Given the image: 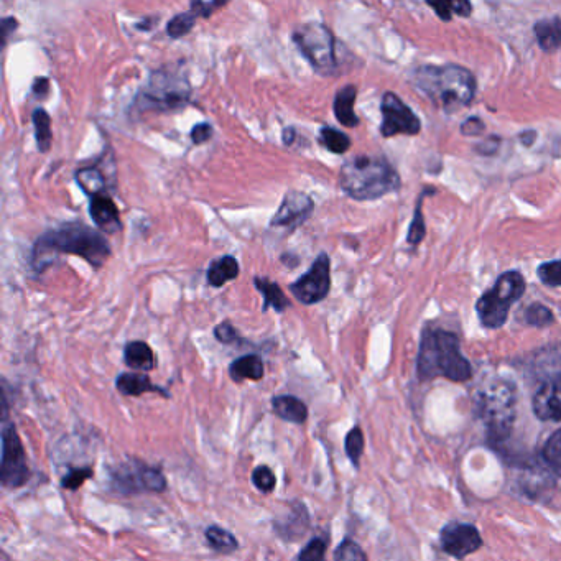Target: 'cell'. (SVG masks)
Wrapping results in <instances>:
<instances>
[{"instance_id": "ab89813d", "label": "cell", "mask_w": 561, "mask_h": 561, "mask_svg": "<svg viewBox=\"0 0 561 561\" xmlns=\"http://www.w3.org/2000/svg\"><path fill=\"white\" fill-rule=\"evenodd\" d=\"M214 336H216L219 343L223 344H237V341H241V336H239L236 328L229 321H224L221 325L216 326Z\"/></svg>"}, {"instance_id": "f35d334b", "label": "cell", "mask_w": 561, "mask_h": 561, "mask_svg": "<svg viewBox=\"0 0 561 561\" xmlns=\"http://www.w3.org/2000/svg\"><path fill=\"white\" fill-rule=\"evenodd\" d=\"M91 476H93V469L91 468L71 469L70 473L66 474L63 481H61V486L70 489V491H76V489H78L79 486H83L84 481H88Z\"/></svg>"}, {"instance_id": "60d3db41", "label": "cell", "mask_w": 561, "mask_h": 561, "mask_svg": "<svg viewBox=\"0 0 561 561\" xmlns=\"http://www.w3.org/2000/svg\"><path fill=\"white\" fill-rule=\"evenodd\" d=\"M224 7V2H191L190 9L193 14L200 19V17H209L213 15L214 10Z\"/></svg>"}, {"instance_id": "5bb4252c", "label": "cell", "mask_w": 561, "mask_h": 561, "mask_svg": "<svg viewBox=\"0 0 561 561\" xmlns=\"http://www.w3.org/2000/svg\"><path fill=\"white\" fill-rule=\"evenodd\" d=\"M315 211V201L302 191H288L283 198L280 208L270 221L272 228H285L290 231L300 228L311 218Z\"/></svg>"}, {"instance_id": "30bf717a", "label": "cell", "mask_w": 561, "mask_h": 561, "mask_svg": "<svg viewBox=\"0 0 561 561\" xmlns=\"http://www.w3.org/2000/svg\"><path fill=\"white\" fill-rule=\"evenodd\" d=\"M112 486L121 494L163 492L167 489V479L160 469L140 463L137 459H132V461L122 464L114 471Z\"/></svg>"}, {"instance_id": "ac0fdd59", "label": "cell", "mask_w": 561, "mask_h": 561, "mask_svg": "<svg viewBox=\"0 0 561 561\" xmlns=\"http://www.w3.org/2000/svg\"><path fill=\"white\" fill-rule=\"evenodd\" d=\"M254 285L257 290H259L260 295L264 297V306H262V311L272 310L277 311V313H283L290 308V300H288L287 295L283 293L282 288H280L279 283L272 282V280L267 279V277H255Z\"/></svg>"}, {"instance_id": "b9f144b4", "label": "cell", "mask_w": 561, "mask_h": 561, "mask_svg": "<svg viewBox=\"0 0 561 561\" xmlns=\"http://www.w3.org/2000/svg\"><path fill=\"white\" fill-rule=\"evenodd\" d=\"M211 135H213V127L208 122H201V124H198V126L193 127V130H191V140H193L195 145L208 142L211 139Z\"/></svg>"}, {"instance_id": "4fadbf2b", "label": "cell", "mask_w": 561, "mask_h": 561, "mask_svg": "<svg viewBox=\"0 0 561 561\" xmlns=\"http://www.w3.org/2000/svg\"><path fill=\"white\" fill-rule=\"evenodd\" d=\"M440 545L446 555L464 560L483 547V538L474 525L451 522L440 532Z\"/></svg>"}, {"instance_id": "1f68e13d", "label": "cell", "mask_w": 561, "mask_h": 561, "mask_svg": "<svg viewBox=\"0 0 561 561\" xmlns=\"http://www.w3.org/2000/svg\"><path fill=\"white\" fill-rule=\"evenodd\" d=\"M346 455L351 459L354 466H359V459H361L362 451H364V435H362L361 428L354 427L351 432L346 436Z\"/></svg>"}, {"instance_id": "e575fe53", "label": "cell", "mask_w": 561, "mask_h": 561, "mask_svg": "<svg viewBox=\"0 0 561 561\" xmlns=\"http://www.w3.org/2000/svg\"><path fill=\"white\" fill-rule=\"evenodd\" d=\"M326 548H328L326 538H311L298 555V561H325Z\"/></svg>"}, {"instance_id": "d590c367", "label": "cell", "mask_w": 561, "mask_h": 561, "mask_svg": "<svg viewBox=\"0 0 561 561\" xmlns=\"http://www.w3.org/2000/svg\"><path fill=\"white\" fill-rule=\"evenodd\" d=\"M252 483L264 494L274 491L277 478H275L274 471L267 468V466H257L252 473Z\"/></svg>"}, {"instance_id": "ee69618b", "label": "cell", "mask_w": 561, "mask_h": 561, "mask_svg": "<svg viewBox=\"0 0 561 561\" xmlns=\"http://www.w3.org/2000/svg\"><path fill=\"white\" fill-rule=\"evenodd\" d=\"M35 98H47L48 93H50V79L48 78H37L35 83H33L32 88Z\"/></svg>"}, {"instance_id": "f6af8a7d", "label": "cell", "mask_w": 561, "mask_h": 561, "mask_svg": "<svg viewBox=\"0 0 561 561\" xmlns=\"http://www.w3.org/2000/svg\"><path fill=\"white\" fill-rule=\"evenodd\" d=\"M484 129L483 121H479L478 117H473V119H469L466 124L463 126L464 134L468 135H476Z\"/></svg>"}, {"instance_id": "4316f807", "label": "cell", "mask_w": 561, "mask_h": 561, "mask_svg": "<svg viewBox=\"0 0 561 561\" xmlns=\"http://www.w3.org/2000/svg\"><path fill=\"white\" fill-rule=\"evenodd\" d=\"M33 127H35V139H37L38 150L48 152L51 147V119L48 112L42 107L35 109L32 114Z\"/></svg>"}, {"instance_id": "e0dca14e", "label": "cell", "mask_w": 561, "mask_h": 561, "mask_svg": "<svg viewBox=\"0 0 561 561\" xmlns=\"http://www.w3.org/2000/svg\"><path fill=\"white\" fill-rule=\"evenodd\" d=\"M357 98V89L353 84H348L344 88L339 89L336 98H334V116L344 127L359 126L356 112H354V102Z\"/></svg>"}, {"instance_id": "8d00e7d4", "label": "cell", "mask_w": 561, "mask_h": 561, "mask_svg": "<svg viewBox=\"0 0 561 561\" xmlns=\"http://www.w3.org/2000/svg\"><path fill=\"white\" fill-rule=\"evenodd\" d=\"M538 277L548 287H561V260H553L538 267Z\"/></svg>"}, {"instance_id": "603a6c76", "label": "cell", "mask_w": 561, "mask_h": 561, "mask_svg": "<svg viewBox=\"0 0 561 561\" xmlns=\"http://www.w3.org/2000/svg\"><path fill=\"white\" fill-rule=\"evenodd\" d=\"M124 361L130 369L152 371L155 367V356L152 348L144 341H130L124 349Z\"/></svg>"}, {"instance_id": "277c9868", "label": "cell", "mask_w": 561, "mask_h": 561, "mask_svg": "<svg viewBox=\"0 0 561 561\" xmlns=\"http://www.w3.org/2000/svg\"><path fill=\"white\" fill-rule=\"evenodd\" d=\"M417 369L422 381L443 376L450 381L464 382L473 374L468 359L459 351L458 338L443 330L425 331Z\"/></svg>"}, {"instance_id": "484cf974", "label": "cell", "mask_w": 561, "mask_h": 561, "mask_svg": "<svg viewBox=\"0 0 561 561\" xmlns=\"http://www.w3.org/2000/svg\"><path fill=\"white\" fill-rule=\"evenodd\" d=\"M204 535H206L209 547L216 550V552L223 553V555L234 553L239 548L237 538L228 530L219 527V525H211V527L206 529V534Z\"/></svg>"}, {"instance_id": "83f0119b", "label": "cell", "mask_w": 561, "mask_h": 561, "mask_svg": "<svg viewBox=\"0 0 561 561\" xmlns=\"http://www.w3.org/2000/svg\"><path fill=\"white\" fill-rule=\"evenodd\" d=\"M320 144L330 152L341 153L348 152L351 149V139L344 132H339L338 129L333 127H323L320 130Z\"/></svg>"}, {"instance_id": "44dd1931", "label": "cell", "mask_w": 561, "mask_h": 561, "mask_svg": "<svg viewBox=\"0 0 561 561\" xmlns=\"http://www.w3.org/2000/svg\"><path fill=\"white\" fill-rule=\"evenodd\" d=\"M239 272H241V267L237 264V260L232 255H223L211 262L206 277H208L211 287L221 288L226 283L236 280Z\"/></svg>"}, {"instance_id": "7bdbcfd3", "label": "cell", "mask_w": 561, "mask_h": 561, "mask_svg": "<svg viewBox=\"0 0 561 561\" xmlns=\"http://www.w3.org/2000/svg\"><path fill=\"white\" fill-rule=\"evenodd\" d=\"M17 28H19V22H17V19H14V17H4V19H2V24H0V32H2L0 40H2V47L7 45L10 33H14Z\"/></svg>"}, {"instance_id": "d6986e66", "label": "cell", "mask_w": 561, "mask_h": 561, "mask_svg": "<svg viewBox=\"0 0 561 561\" xmlns=\"http://www.w3.org/2000/svg\"><path fill=\"white\" fill-rule=\"evenodd\" d=\"M116 387L122 395L127 397H139V395L147 394V392H158L168 397L167 392H163L160 387L153 385L149 376L145 374H137V372H124L117 377Z\"/></svg>"}, {"instance_id": "74e56055", "label": "cell", "mask_w": 561, "mask_h": 561, "mask_svg": "<svg viewBox=\"0 0 561 561\" xmlns=\"http://www.w3.org/2000/svg\"><path fill=\"white\" fill-rule=\"evenodd\" d=\"M422 198L418 200L417 209H415V218H413L410 232H408V242H410L412 246H417L418 242L422 241L423 237H425V232H427L425 221H423Z\"/></svg>"}, {"instance_id": "2e32d148", "label": "cell", "mask_w": 561, "mask_h": 561, "mask_svg": "<svg viewBox=\"0 0 561 561\" xmlns=\"http://www.w3.org/2000/svg\"><path fill=\"white\" fill-rule=\"evenodd\" d=\"M89 214L93 218L94 223L106 234H116L121 231L122 223L119 216V209L116 203L112 201L111 196L104 195L94 196L89 201Z\"/></svg>"}, {"instance_id": "7c38bea8", "label": "cell", "mask_w": 561, "mask_h": 561, "mask_svg": "<svg viewBox=\"0 0 561 561\" xmlns=\"http://www.w3.org/2000/svg\"><path fill=\"white\" fill-rule=\"evenodd\" d=\"M381 132L384 137L394 135H417L420 132V121L413 114L412 109L394 93H385L382 98Z\"/></svg>"}, {"instance_id": "8fae6325", "label": "cell", "mask_w": 561, "mask_h": 561, "mask_svg": "<svg viewBox=\"0 0 561 561\" xmlns=\"http://www.w3.org/2000/svg\"><path fill=\"white\" fill-rule=\"evenodd\" d=\"M331 290V260L321 252L311 264L310 270L290 285V292L303 305L323 302Z\"/></svg>"}, {"instance_id": "6da1fadb", "label": "cell", "mask_w": 561, "mask_h": 561, "mask_svg": "<svg viewBox=\"0 0 561 561\" xmlns=\"http://www.w3.org/2000/svg\"><path fill=\"white\" fill-rule=\"evenodd\" d=\"M58 254L79 255L94 269H101L111 257V244L96 229L81 223L63 224L45 232L33 247V265L43 272Z\"/></svg>"}, {"instance_id": "ba28073f", "label": "cell", "mask_w": 561, "mask_h": 561, "mask_svg": "<svg viewBox=\"0 0 561 561\" xmlns=\"http://www.w3.org/2000/svg\"><path fill=\"white\" fill-rule=\"evenodd\" d=\"M292 40L318 75L331 76L336 73V42L330 28L316 22L303 24L293 30Z\"/></svg>"}, {"instance_id": "cb8c5ba5", "label": "cell", "mask_w": 561, "mask_h": 561, "mask_svg": "<svg viewBox=\"0 0 561 561\" xmlns=\"http://www.w3.org/2000/svg\"><path fill=\"white\" fill-rule=\"evenodd\" d=\"M535 37L543 51L561 50V19L540 20L535 25Z\"/></svg>"}, {"instance_id": "ffe728a7", "label": "cell", "mask_w": 561, "mask_h": 561, "mask_svg": "<svg viewBox=\"0 0 561 561\" xmlns=\"http://www.w3.org/2000/svg\"><path fill=\"white\" fill-rule=\"evenodd\" d=\"M264 361L257 354H247L239 357L229 366V376L232 381H260L264 377Z\"/></svg>"}, {"instance_id": "8992f818", "label": "cell", "mask_w": 561, "mask_h": 561, "mask_svg": "<svg viewBox=\"0 0 561 561\" xmlns=\"http://www.w3.org/2000/svg\"><path fill=\"white\" fill-rule=\"evenodd\" d=\"M191 86L177 71L158 70L149 78L135 99V107L142 112H170L183 109L190 102Z\"/></svg>"}, {"instance_id": "7402d4cb", "label": "cell", "mask_w": 561, "mask_h": 561, "mask_svg": "<svg viewBox=\"0 0 561 561\" xmlns=\"http://www.w3.org/2000/svg\"><path fill=\"white\" fill-rule=\"evenodd\" d=\"M272 407H274L277 417L282 418L285 422L303 425L308 418V407H306L305 402L298 397H293V395L275 397Z\"/></svg>"}, {"instance_id": "52a82bcc", "label": "cell", "mask_w": 561, "mask_h": 561, "mask_svg": "<svg viewBox=\"0 0 561 561\" xmlns=\"http://www.w3.org/2000/svg\"><path fill=\"white\" fill-rule=\"evenodd\" d=\"M525 292V280L519 272H506L497 280L496 285L479 298L476 310L479 320L486 328L497 330L507 321L510 308Z\"/></svg>"}, {"instance_id": "9c48e42d", "label": "cell", "mask_w": 561, "mask_h": 561, "mask_svg": "<svg viewBox=\"0 0 561 561\" xmlns=\"http://www.w3.org/2000/svg\"><path fill=\"white\" fill-rule=\"evenodd\" d=\"M30 479L24 445L19 433L12 423H5L2 428V464H0V481L5 487L17 489Z\"/></svg>"}, {"instance_id": "bcb514c9", "label": "cell", "mask_w": 561, "mask_h": 561, "mask_svg": "<svg viewBox=\"0 0 561 561\" xmlns=\"http://www.w3.org/2000/svg\"><path fill=\"white\" fill-rule=\"evenodd\" d=\"M295 137H297V132H295L293 127H288V129L283 130V144L288 145V147L293 145Z\"/></svg>"}, {"instance_id": "836d02e7", "label": "cell", "mask_w": 561, "mask_h": 561, "mask_svg": "<svg viewBox=\"0 0 561 561\" xmlns=\"http://www.w3.org/2000/svg\"><path fill=\"white\" fill-rule=\"evenodd\" d=\"M334 561H367L366 553L357 545L354 540H343L341 545L336 548Z\"/></svg>"}, {"instance_id": "5b68a950", "label": "cell", "mask_w": 561, "mask_h": 561, "mask_svg": "<svg viewBox=\"0 0 561 561\" xmlns=\"http://www.w3.org/2000/svg\"><path fill=\"white\" fill-rule=\"evenodd\" d=\"M517 390L509 381L484 385L476 395V410L491 440L501 441L509 435L517 410Z\"/></svg>"}, {"instance_id": "4dcf8cb0", "label": "cell", "mask_w": 561, "mask_h": 561, "mask_svg": "<svg viewBox=\"0 0 561 561\" xmlns=\"http://www.w3.org/2000/svg\"><path fill=\"white\" fill-rule=\"evenodd\" d=\"M525 321L535 328H545V326L552 325L553 313L547 306L535 303L525 311Z\"/></svg>"}, {"instance_id": "f546056e", "label": "cell", "mask_w": 561, "mask_h": 561, "mask_svg": "<svg viewBox=\"0 0 561 561\" xmlns=\"http://www.w3.org/2000/svg\"><path fill=\"white\" fill-rule=\"evenodd\" d=\"M543 458L548 466L561 476V430L548 438L547 445L543 448Z\"/></svg>"}, {"instance_id": "d4e9b609", "label": "cell", "mask_w": 561, "mask_h": 561, "mask_svg": "<svg viewBox=\"0 0 561 561\" xmlns=\"http://www.w3.org/2000/svg\"><path fill=\"white\" fill-rule=\"evenodd\" d=\"M75 178L89 198L106 193V178L98 167L81 168L76 172Z\"/></svg>"}, {"instance_id": "7a4b0ae2", "label": "cell", "mask_w": 561, "mask_h": 561, "mask_svg": "<svg viewBox=\"0 0 561 561\" xmlns=\"http://www.w3.org/2000/svg\"><path fill=\"white\" fill-rule=\"evenodd\" d=\"M413 83L445 111H458L473 101L476 79L458 65L422 66L415 71Z\"/></svg>"}, {"instance_id": "9a60e30c", "label": "cell", "mask_w": 561, "mask_h": 561, "mask_svg": "<svg viewBox=\"0 0 561 561\" xmlns=\"http://www.w3.org/2000/svg\"><path fill=\"white\" fill-rule=\"evenodd\" d=\"M534 412L543 422H561V376L553 377L537 390Z\"/></svg>"}, {"instance_id": "d6a6232c", "label": "cell", "mask_w": 561, "mask_h": 561, "mask_svg": "<svg viewBox=\"0 0 561 561\" xmlns=\"http://www.w3.org/2000/svg\"><path fill=\"white\" fill-rule=\"evenodd\" d=\"M432 9L436 10V14L440 15V19L450 20L453 14L463 15L468 17L471 14V4L468 2H432L430 4Z\"/></svg>"}, {"instance_id": "f1b7e54d", "label": "cell", "mask_w": 561, "mask_h": 561, "mask_svg": "<svg viewBox=\"0 0 561 561\" xmlns=\"http://www.w3.org/2000/svg\"><path fill=\"white\" fill-rule=\"evenodd\" d=\"M196 17L193 12H183V14H178L173 17L167 25V35L173 40H177V38L185 37L188 33L193 30L196 24Z\"/></svg>"}, {"instance_id": "3957f363", "label": "cell", "mask_w": 561, "mask_h": 561, "mask_svg": "<svg viewBox=\"0 0 561 561\" xmlns=\"http://www.w3.org/2000/svg\"><path fill=\"white\" fill-rule=\"evenodd\" d=\"M339 185L353 200H377L399 190L400 178L384 158L359 155L344 163Z\"/></svg>"}]
</instances>
